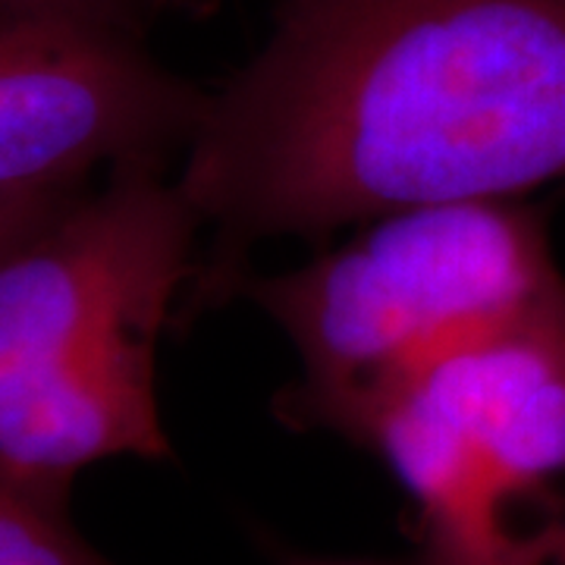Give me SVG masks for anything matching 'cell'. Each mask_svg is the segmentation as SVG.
<instances>
[{
    "label": "cell",
    "mask_w": 565,
    "mask_h": 565,
    "mask_svg": "<svg viewBox=\"0 0 565 565\" xmlns=\"http://www.w3.org/2000/svg\"><path fill=\"white\" fill-rule=\"evenodd\" d=\"M565 180V0H282L182 151L217 230L199 302L267 236Z\"/></svg>",
    "instance_id": "6da1fadb"
},
{
    "label": "cell",
    "mask_w": 565,
    "mask_h": 565,
    "mask_svg": "<svg viewBox=\"0 0 565 565\" xmlns=\"http://www.w3.org/2000/svg\"><path fill=\"white\" fill-rule=\"evenodd\" d=\"M167 163H122L0 252V475L70 497L88 465L170 459L158 343L204 226Z\"/></svg>",
    "instance_id": "7a4b0ae2"
},
{
    "label": "cell",
    "mask_w": 565,
    "mask_h": 565,
    "mask_svg": "<svg viewBox=\"0 0 565 565\" xmlns=\"http://www.w3.org/2000/svg\"><path fill=\"white\" fill-rule=\"evenodd\" d=\"M226 296L262 308L296 349L277 415L362 446L390 399L468 345L565 321V277L544 217L512 199L405 207L282 274Z\"/></svg>",
    "instance_id": "3957f363"
},
{
    "label": "cell",
    "mask_w": 565,
    "mask_h": 565,
    "mask_svg": "<svg viewBox=\"0 0 565 565\" xmlns=\"http://www.w3.org/2000/svg\"><path fill=\"white\" fill-rule=\"evenodd\" d=\"M362 446L418 509L424 565H553L565 522L525 515L565 481V321L434 364L381 408Z\"/></svg>",
    "instance_id": "277c9868"
},
{
    "label": "cell",
    "mask_w": 565,
    "mask_h": 565,
    "mask_svg": "<svg viewBox=\"0 0 565 565\" xmlns=\"http://www.w3.org/2000/svg\"><path fill=\"white\" fill-rule=\"evenodd\" d=\"M204 104L145 35L0 7V192H66L102 167L167 163Z\"/></svg>",
    "instance_id": "5b68a950"
},
{
    "label": "cell",
    "mask_w": 565,
    "mask_h": 565,
    "mask_svg": "<svg viewBox=\"0 0 565 565\" xmlns=\"http://www.w3.org/2000/svg\"><path fill=\"white\" fill-rule=\"evenodd\" d=\"M0 565H110L70 522L66 497L0 475Z\"/></svg>",
    "instance_id": "8992f818"
},
{
    "label": "cell",
    "mask_w": 565,
    "mask_h": 565,
    "mask_svg": "<svg viewBox=\"0 0 565 565\" xmlns=\"http://www.w3.org/2000/svg\"><path fill=\"white\" fill-rule=\"evenodd\" d=\"M0 7H20V10H39L70 20L98 22L122 32L145 35L158 13V0H0Z\"/></svg>",
    "instance_id": "52a82bcc"
},
{
    "label": "cell",
    "mask_w": 565,
    "mask_h": 565,
    "mask_svg": "<svg viewBox=\"0 0 565 565\" xmlns=\"http://www.w3.org/2000/svg\"><path fill=\"white\" fill-rule=\"evenodd\" d=\"M85 189V185H82ZM82 189L66 192H0V252L32 233L41 221H47L57 207L79 195Z\"/></svg>",
    "instance_id": "ba28073f"
},
{
    "label": "cell",
    "mask_w": 565,
    "mask_h": 565,
    "mask_svg": "<svg viewBox=\"0 0 565 565\" xmlns=\"http://www.w3.org/2000/svg\"><path fill=\"white\" fill-rule=\"evenodd\" d=\"M553 565H565V525H563V534H559V550H556V563Z\"/></svg>",
    "instance_id": "9c48e42d"
},
{
    "label": "cell",
    "mask_w": 565,
    "mask_h": 565,
    "mask_svg": "<svg viewBox=\"0 0 565 565\" xmlns=\"http://www.w3.org/2000/svg\"><path fill=\"white\" fill-rule=\"evenodd\" d=\"M296 565H364V563H296Z\"/></svg>",
    "instance_id": "30bf717a"
},
{
    "label": "cell",
    "mask_w": 565,
    "mask_h": 565,
    "mask_svg": "<svg viewBox=\"0 0 565 565\" xmlns=\"http://www.w3.org/2000/svg\"><path fill=\"white\" fill-rule=\"evenodd\" d=\"M173 0H158V10H163V7H170Z\"/></svg>",
    "instance_id": "8fae6325"
}]
</instances>
